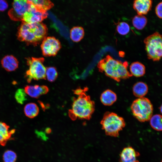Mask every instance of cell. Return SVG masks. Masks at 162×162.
<instances>
[{
    "label": "cell",
    "instance_id": "277c9868",
    "mask_svg": "<svg viewBox=\"0 0 162 162\" xmlns=\"http://www.w3.org/2000/svg\"><path fill=\"white\" fill-rule=\"evenodd\" d=\"M100 124L106 135L114 137L119 136V132L125 125L123 118L115 113L109 112L104 114Z\"/></svg>",
    "mask_w": 162,
    "mask_h": 162
},
{
    "label": "cell",
    "instance_id": "5bb4252c",
    "mask_svg": "<svg viewBox=\"0 0 162 162\" xmlns=\"http://www.w3.org/2000/svg\"><path fill=\"white\" fill-rule=\"evenodd\" d=\"M10 127L5 123L0 122V145L4 146L14 133L15 130H9Z\"/></svg>",
    "mask_w": 162,
    "mask_h": 162
},
{
    "label": "cell",
    "instance_id": "6da1fadb",
    "mask_svg": "<svg viewBox=\"0 0 162 162\" xmlns=\"http://www.w3.org/2000/svg\"><path fill=\"white\" fill-rule=\"evenodd\" d=\"M47 32V28L44 23L22 21L18 28L17 36L19 40L26 44L37 46L46 37Z\"/></svg>",
    "mask_w": 162,
    "mask_h": 162
},
{
    "label": "cell",
    "instance_id": "cb8c5ba5",
    "mask_svg": "<svg viewBox=\"0 0 162 162\" xmlns=\"http://www.w3.org/2000/svg\"><path fill=\"white\" fill-rule=\"evenodd\" d=\"M58 76V72L55 67H49L46 68V77L49 81L54 82L57 78Z\"/></svg>",
    "mask_w": 162,
    "mask_h": 162
},
{
    "label": "cell",
    "instance_id": "4fadbf2b",
    "mask_svg": "<svg viewBox=\"0 0 162 162\" xmlns=\"http://www.w3.org/2000/svg\"><path fill=\"white\" fill-rule=\"evenodd\" d=\"M152 0H134L133 8L138 15L146 14L151 10Z\"/></svg>",
    "mask_w": 162,
    "mask_h": 162
},
{
    "label": "cell",
    "instance_id": "30bf717a",
    "mask_svg": "<svg viewBox=\"0 0 162 162\" xmlns=\"http://www.w3.org/2000/svg\"><path fill=\"white\" fill-rule=\"evenodd\" d=\"M46 11L40 10L32 4L29 9L23 15L22 21L28 23L41 22L47 17Z\"/></svg>",
    "mask_w": 162,
    "mask_h": 162
},
{
    "label": "cell",
    "instance_id": "f1b7e54d",
    "mask_svg": "<svg viewBox=\"0 0 162 162\" xmlns=\"http://www.w3.org/2000/svg\"><path fill=\"white\" fill-rule=\"evenodd\" d=\"M8 7V4L6 0H0V11L6 10Z\"/></svg>",
    "mask_w": 162,
    "mask_h": 162
},
{
    "label": "cell",
    "instance_id": "5b68a950",
    "mask_svg": "<svg viewBox=\"0 0 162 162\" xmlns=\"http://www.w3.org/2000/svg\"><path fill=\"white\" fill-rule=\"evenodd\" d=\"M130 109L134 116L141 122L149 120L152 116L153 105L150 100L146 98H138L134 100Z\"/></svg>",
    "mask_w": 162,
    "mask_h": 162
},
{
    "label": "cell",
    "instance_id": "d4e9b609",
    "mask_svg": "<svg viewBox=\"0 0 162 162\" xmlns=\"http://www.w3.org/2000/svg\"><path fill=\"white\" fill-rule=\"evenodd\" d=\"M117 32L121 35H125L130 31V27L128 23L124 22H118L116 24Z\"/></svg>",
    "mask_w": 162,
    "mask_h": 162
},
{
    "label": "cell",
    "instance_id": "9c48e42d",
    "mask_svg": "<svg viewBox=\"0 0 162 162\" xmlns=\"http://www.w3.org/2000/svg\"><path fill=\"white\" fill-rule=\"evenodd\" d=\"M61 47L60 41L53 37H46L40 45L42 54L45 57L56 56Z\"/></svg>",
    "mask_w": 162,
    "mask_h": 162
},
{
    "label": "cell",
    "instance_id": "d6986e66",
    "mask_svg": "<svg viewBox=\"0 0 162 162\" xmlns=\"http://www.w3.org/2000/svg\"><path fill=\"white\" fill-rule=\"evenodd\" d=\"M70 37L74 42H78L84 37L85 32L83 28L79 26L73 27L70 31Z\"/></svg>",
    "mask_w": 162,
    "mask_h": 162
},
{
    "label": "cell",
    "instance_id": "d6a6232c",
    "mask_svg": "<svg viewBox=\"0 0 162 162\" xmlns=\"http://www.w3.org/2000/svg\"><path fill=\"white\" fill-rule=\"evenodd\" d=\"M161 162H162V161H161Z\"/></svg>",
    "mask_w": 162,
    "mask_h": 162
},
{
    "label": "cell",
    "instance_id": "9a60e30c",
    "mask_svg": "<svg viewBox=\"0 0 162 162\" xmlns=\"http://www.w3.org/2000/svg\"><path fill=\"white\" fill-rule=\"evenodd\" d=\"M1 64L2 67L6 71H12L18 68L19 62L14 56L8 55L2 58L1 60Z\"/></svg>",
    "mask_w": 162,
    "mask_h": 162
},
{
    "label": "cell",
    "instance_id": "7402d4cb",
    "mask_svg": "<svg viewBox=\"0 0 162 162\" xmlns=\"http://www.w3.org/2000/svg\"><path fill=\"white\" fill-rule=\"evenodd\" d=\"M147 22L146 18L143 15H138L132 19V23L134 26L138 30L142 29Z\"/></svg>",
    "mask_w": 162,
    "mask_h": 162
},
{
    "label": "cell",
    "instance_id": "8fae6325",
    "mask_svg": "<svg viewBox=\"0 0 162 162\" xmlns=\"http://www.w3.org/2000/svg\"><path fill=\"white\" fill-rule=\"evenodd\" d=\"M139 155V153L132 147H125L120 153V162H139L137 159Z\"/></svg>",
    "mask_w": 162,
    "mask_h": 162
},
{
    "label": "cell",
    "instance_id": "3957f363",
    "mask_svg": "<svg viewBox=\"0 0 162 162\" xmlns=\"http://www.w3.org/2000/svg\"><path fill=\"white\" fill-rule=\"evenodd\" d=\"M88 90L87 88H85L84 91L77 95L78 97L73 99L71 109L68 112L69 116L73 120L77 118L89 120L94 112L95 104L86 94Z\"/></svg>",
    "mask_w": 162,
    "mask_h": 162
},
{
    "label": "cell",
    "instance_id": "603a6c76",
    "mask_svg": "<svg viewBox=\"0 0 162 162\" xmlns=\"http://www.w3.org/2000/svg\"><path fill=\"white\" fill-rule=\"evenodd\" d=\"M150 124L154 130L162 131V115L156 114L152 116L149 120Z\"/></svg>",
    "mask_w": 162,
    "mask_h": 162
},
{
    "label": "cell",
    "instance_id": "44dd1931",
    "mask_svg": "<svg viewBox=\"0 0 162 162\" xmlns=\"http://www.w3.org/2000/svg\"><path fill=\"white\" fill-rule=\"evenodd\" d=\"M31 3L37 8L45 11L50 10L54 6L50 0H31Z\"/></svg>",
    "mask_w": 162,
    "mask_h": 162
},
{
    "label": "cell",
    "instance_id": "8992f818",
    "mask_svg": "<svg viewBox=\"0 0 162 162\" xmlns=\"http://www.w3.org/2000/svg\"><path fill=\"white\" fill-rule=\"evenodd\" d=\"M28 69L25 73V77L30 83L32 80H38L45 79L46 68L44 65V59L43 57H28L26 58Z\"/></svg>",
    "mask_w": 162,
    "mask_h": 162
},
{
    "label": "cell",
    "instance_id": "e0dca14e",
    "mask_svg": "<svg viewBox=\"0 0 162 162\" xmlns=\"http://www.w3.org/2000/svg\"><path fill=\"white\" fill-rule=\"evenodd\" d=\"M130 73L136 77L143 76L145 74L146 68L144 65L139 62H134L130 66Z\"/></svg>",
    "mask_w": 162,
    "mask_h": 162
},
{
    "label": "cell",
    "instance_id": "7c38bea8",
    "mask_svg": "<svg viewBox=\"0 0 162 162\" xmlns=\"http://www.w3.org/2000/svg\"><path fill=\"white\" fill-rule=\"evenodd\" d=\"M24 90L26 94L35 98H38L41 95L46 94L49 90L46 86L38 85L26 86Z\"/></svg>",
    "mask_w": 162,
    "mask_h": 162
},
{
    "label": "cell",
    "instance_id": "484cf974",
    "mask_svg": "<svg viewBox=\"0 0 162 162\" xmlns=\"http://www.w3.org/2000/svg\"><path fill=\"white\" fill-rule=\"evenodd\" d=\"M16 158L17 155L16 153L10 150L5 151L3 155L4 162H15Z\"/></svg>",
    "mask_w": 162,
    "mask_h": 162
},
{
    "label": "cell",
    "instance_id": "7a4b0ae2",
    "mask_svg": "<svg viewBox=\"0 0 162 162\" xmlns=\"http://www.w3.org/2000/svg\"><path fill=\"white\" fill-rule=\"evenodd\" d=\"M128 63L122 62L116 60L109 55H107L100 60L97 64L99 71L117 82L121 79H126L132 76L128 70Z\"/></svg>",
    "mask_w": 162,
    "mask_h": 162
},
{
    "label": "cell",
    "instance_id": "1f68e13d",
    "mask_svg": "<svg viewBox=\"0 0 162 162\" xmlns=\"http://www.w3.org/2000/svg\"><path fill=\"white\" fill-rule=\"evenodd\" d=\"M27 1L28 2L31 3V0H27Z\"/></svg>",
    "mask_w": 162,
    "mask_h": 162
},
{
    "label": "cell",
    "instance_id": "f546056e",
    "mask_svg": "<svg viewBox=\"0 0 162 162\" xmlns=\"http://www.w3.org/2000/svg\"><path fill=\"white\" fill-rule=\"evenodd\" d=\"M52 132V130L50 128H47L45 129V132L46 134H51Z\"/></svg>",
    "mask_w": 162,
    "mask_h": 162
},
{
    "label": "cell",
    "instance_id": "83f0119b",
    "mask_svg": "<svg viewBox=\"0 0 162 162\" xmlns=\"http://www.w3.org/2000/svg\"><path fill=\"white\" fill-rule=\"evenodd\" d=\"M155 11L157 16L159 18L162 19V2L159 3L157 5Z\"/></svg>",
    "mask_w": 162,
    "mask_h": 162
},
{
    "label": "cell",
    "instance_id": "2e32d148",
    "mask_svg": "<svg viewBox=\"0 0 162 162\" xmlns=\"http://www.w3.org/2000/svg\"><path fill=\"white\" fill-rule=\"evenodd\" d=\"M117 97L116 94L112 90L107 89L104 91L101 94L100 100L104 105L110 106L113 104L116 100Z\"/></svg>",
    "mask_w": 162,
    "mask_h": 162
},
{
    "label": "cell",
    "instance_id": "4316f807",
    "mask_svg": "<svg viewBox=\"0 0 162 162\" xmlns=\"http://www.w3.org/2000/svg\"><path fill=\"white\" fill-rule=\"evenodd\" d=\"M24 90L22 89H18L15 94V98L17 102L21 104L26 100V95Z\"/></svg>",
    "mask_w": 162,
    "mask_h": 162
},
{
    "label": "cell",
    "instance_id": "4dcf8cb0",
    "mask_svg": "<svg viewBox=\"0 0 162 162\" xmlns=\"http://www.w3.org/2000/svg\"><path fill=\"white\" fill-rule=\"evenodd\" d=\"M159 109L161 113L162 114V104L160 106Z\"/></svg>",
    "mask_w": 162,
    "mask_h": 162
},
{
    "label": "cell",
    "instance_id": "ac0fdd59",
    "mask_svg": "<svg viewBox=\"0 0 162 162\" xmlns=\"http://www.w3.org/2000/svg\"><path fill=\"white\" fill-rule=\"evenodd\" d=\"M132 89L134 95L140 98L144 97L147 94L148 91V87L146 83L139 82L134 84Z\"/></svg>",
    "mask_w": 162,
    "mask_h": 162
},
{
    "label": "cell",
    "instance_id": "52a82bcc",
    "mask_svg": "<svg viewBox=\"0 0 162 162\" xmlns=\"http://www.w3.org/2000/svg\"><path fill=\"white\" fill-rule=\"evenodd\" d=\"M144 42L148 58L159 61L162 58V35L155 32L146 38Z\"/></svg>",
    "mask_w": 162,
    "mask_h": 162
},
{
    "label": "cell",
    "instance_id": "ba28073f",
    "mask_svg": "<svg viewBox=\"0 0 162 162\" xmlns=\"http://www.w3.org/2000/svg\"><path fill=\"white\" fill-rule=\"evenodd\" d=\"M32 3L27 0H14L12 8L8 12L10 18L14 21H22L23 15L28 10Z\"/></svg>",
    "mask_w": 162,
    "mask_h": 162
},
{
    "label": "cell",
    "instance_id": "ffe728a7",
    "mask_svg": "<svg viewBox=\"0 0 162 162\" xmlns=\"http://www.w3.org/2000/svg\"><path fill=\"white\" fill-rule=\"evenodd\" d=\"M39 112V108L34 103H28L24 107V112L25 115L26 116L30 118H33L37 116Z\"/></svg>",
    "mask_w": 162,
    "mask_h": 162
}]
</instances>
